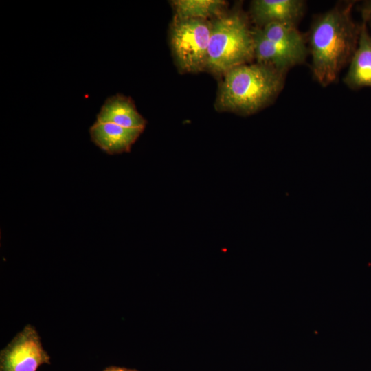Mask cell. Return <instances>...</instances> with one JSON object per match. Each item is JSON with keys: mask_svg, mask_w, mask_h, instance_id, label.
<instances>
[{"mask_svg": "<svg viewBox=\"0 0 371 371\" xmlns=\"http://www.w3.org/2000/svg\"><path fill=\"white\" fill-rule=\"evenodd\" d=\"M286 73L261 63H246L223 74L215 106L248 115L272 103L282 90Z\"/></svg>", "mask_w": 371, "mask_h": 371, "instance_id": "7a4b0ae2", "label": "cell"}, {"mask_svg": "<svg viewBox=\"0 0 371 371\" xmlns=\"http://www.w3.org/2000/svg\"><path fill=\"white\" fill-rule=\"evenodd\" d=\"M260 29L267 38L291 56L298 65L305 62L308 48L306 44L304 36L297 27L271 23Z\"/></svg>", "mask_w": 371, "mask_h": 371, "instance_id": "30bf717a", "label": "cell"}, {"mask_svg": "<svg viewBox=\"0 0 371 371\" xmlns=\"http://www.w3.org/2000/svg\"><path fill=\"white\" fill-rule=\"evenodd\" d=\"M144 130L95 122L91 126L89 133L92 142L102 150L116 155L129 152Z\"/></svg>", "mask_w": 371, "mask_h": 371, "instance_id": "52a82bcc", "label": "cell"}, {"mask_svg": "<svg viewBox=\"0 0 371 371\" xmlns=\"http://www.w3.org/2000/svg\"><path fill=\"white\" fill-rule=\"evenodd\" d=\"M211 23L206 69L224 74L254 58L253 28L244 13L223 14Z\"/></svg>", "mask_w": 371, "mask_h": 371, "instance_id": "3957f363", "label": "cell"}, {"mask_svg": "<svg viewBox=\"0 0 371 371\" xmlns=\"http://www.w3.org/2000/svg\"><path fill=\"white\" fill-rule=\"evenodd\" d=\"M211 27L208 20L175 18L170 29V44L182 71L194 73L206 69Z\"/></svg>", "mask_w": 371, "mask_h": 371, "instance_id": "277c9868", "label": "cell"}, {"mask_svg": "<svg viewBox=\"0 0 371 371\" xmlns=\"http://www.w3.org/2000/svg\"><path fill=\"white\" fill-rule=\"evenodd\" d=\"M103 371H139L134 368H128L125 367H120L115 366H111L105 368Z\"/></svg>", "mask_w": 371, "mask_h": 371, "instance_id": "5bb4252c", "label": "cell"}, {"mask_svg": "<svg viewBox=\"0 0 371 371\" xmlns=\"http://www.w3.org/2000/svg\"><path fill=\"white\" fill-rule=\"evenodd\" d=\"M362 19L371 26V1H366L362 8Z\"/></svg>", "mask_w": 371, "mask_h": 371, "instance_id": "4fadbf2b", "label": "cell"}, {"mask_svg": "<svg viewBox=\"0 0 371 371\" xmlns=\"http://www.w3.org/2000/svg\"><path fill=\"white\" fill-rule=\"evenodd\" d=\"M253 38L256 63L271 66L286 74L289 69L298 65L291 56L267 38L260 28H253Z\"/></svg>", "mask_w": 371, "mask_h": 371, "instance_id": "8fae6325", "label": "cell"}, {"mask_svg": "<svg viewBox=\"0 0 371 371\" xmlns=\"http://www.w3.org/2000/svg\"><path fill=\"white\" fill-rule=\"evenodd\" d=\"M175 18L207 20L223 14L226 2L222 0H175L171 1Z\"/></svg>", "mask_w": 371, "mask_h": 371, "instance_id": "7c38bea8", "label": "cell"}, {"mask_svg": "<svg viewBox=\"0 0 371 371\" xmlns=\"http://www.w3.org/2000/svg\"><path fill=\"white\" fill-rule=\"evenodd\" d=\"M50 363L37 330L30 324L0 352V371H36Z\"/></svg>", "mask_w": 371, "mask_h": 371, "instance_id": "5b68a950", "label": "cell"}, {"mask_svg": "<svg viewBox=\"0 0 371 371\" xmlns=\"http://www.w3.org/2000/svg\"><path fill=\"white\" fill-rule=\"evenodd\" d=\"M305 8L302 0H255L251 3L249 14L256 27L271 23L297 27Z\"/></svg>", "mask_w": 371, "mask_h": 371, "instance_id": "8992f818", "label": "cell"}, {"mask_svg": "<svg viewBox=\"0 0 371 371\" xmlns=\"http://www.w3.org/2000/svg\"><path fill=\"white\" fill-rule=\"evenodd\" d=\"M96 122L142 129L145 128L147 123L137 111L133 101L120 94L111 96L106 100L97 115Z\"/></svg>", "mask_w": 371, "mask_h": 371, "instance_id": "ba28073f", "label": "cell"}, {"mask_svg": "<svg viewBox=\"0 0 371 371\" xmlns=\"http://www.w3.org/2000/svg\"><path fill=\"white\" fill-rule=\"evenodd\" d=\"M367 25L363 20L358 47L344 78V83L352 89L371 87V35Z\"/></svg>", "mask_w": 371, "mask_h": 371, "instance_id": "9c48e42d", "label": "cell"}, {"mask_svg": "<svg viewBox=\"0 0 371 371\" xmlns=\"http://www.w3.org/2000/svg\"><path fill=\"white\" fill-rule=\"evenodd\" d=\"M353 1L337 5L314 19L308 34L314 78L326 87L338 79L359 43L361 25L352 17Z\"/></svg>", "mask_w": 371, "mask_h": 371, "instance_id": "6da1fadb", "label": "cell"}]
</instances>
